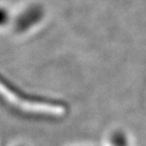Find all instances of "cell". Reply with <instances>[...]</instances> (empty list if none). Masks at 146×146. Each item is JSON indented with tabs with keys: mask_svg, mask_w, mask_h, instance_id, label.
Masks as SVG:
<instances>
[{
	"mask_svg": "<svg viewBox=\"0 0 146 146\" xmlns=\"http://www.w3.org/2000/svg\"><path fill=\"white\" fill-rule=\"evenodd\" d=\"M112 143L113 146H128L126 139L121 132L114 134L112 137Z\"/></svg>",
	"mask_w": 146,
	"mask_h": 146,
	"instance_id": "obj_1",
	"label": "cell"
}]
</instances>
